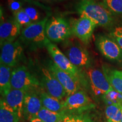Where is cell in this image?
Segmentation results:
<instances>
[{"instance_id":"6da1fadb","label":"cell","mask_w":122,"mask_h":122,"mask_svg":"<svg viewBox=\"0 0 122 122\" xmlns=\"http://www.w3.org/2000/svg\"><path fill=\"white\" fill-rule=\"evenodd\" d=\"M76 10L80 16L89 18L97 25L109 28L114 23V15L103 5L96 0H80Z\"/></svg>"},{"instance_id":"7a4b0ae2","label":"cell","mask_w":122,"mask_h":122,"mask_svg":"<svg viewBox=\"0 0 122 122\" xmlns=\"http://www.w3.org/2000/svg\"><path fill=\"white\" fill-rule=\"evenodd\" d=\"M45 34L48 40L54 42L63 41L73 35L70 22L61 16H54L48 20Z\"/></svg>"},{"instance_id":"3957f363","label":"cell","mask_w":122,"mask_h":122,"mask_svg":"<svg viewBox=\"0 0 122 122\" xmlns=\"http://www.w3.org/2000/svg\"><path fill=\"white\" fill-rule=\"evenodd\" d=\"M48 20V17H45L23 28L20 40L24 44L33 47H45L48 40L45 34V27Z\"/></svg>"},{"instance_id":"277c9868","label":"cell","mask_w":122,"mask_h":122,"mask_svg":"<svg viewBox=\"0 0 122 122\" xmlns=\"http://www.w3.org/2000/svg\"><path fill=\"white\" fill-rule=\"evenodd\" d=\"M11 84L13 89L28 92L37 88L41 83L26 67L22 66L12 71Z\"/></svg>"},{"instance_id":"5b68a950","label":"cell","mask_w":122,"mask_h":122,"mask_svg":"<svg viewBox=\"0 0 122 122\" xmlns=\"http://www.w3.org/2000/svg\"><path fill=\"white\" fill-rule=\"evenodd\" d=\"M45 48L48 50L54 63L59 68L79 80L80 76L79 69L71 63L67 56L61 51L57 46L48 39L45 44Z\"/></svg>"},{"instance_id":"8992f818","label":"cell","mask_w":122,"mask_h":122,"mask_svg":"<svg viewBox=\"0 0 122 122\" xmlns=\"http://www.w3.org/2000/svg\"><path fill=\"white\" fill-rule=\"evenodd\" d=\"M1 48L0 63L10 67L18 65L23 56V47L19 40L6 42Z\"/></svg>"},{"instance_id":"52a82bcc","label":"cell","mask_w":122,"mask_h":122,"mask_svg":"<svg viewBox=\"0 0 122 122\" xmlns=\"http://www.w3.org/2000/svg\"><path fill=\"white\" fill-rule=\"evenodd\" d=\"M70 24L73 35L85 45L89 44L97 24L85 16L74 19Z\"/></svg>"},{"instance_id":"ba28073f","label":"cell","mask_w":122,"mask_h":122,"mask_svg":"<svg viewBox=\"0 0 122 122\" xmlns=\"http://www.w3.org/2000/svg\"><path fill=\"white\" fill-rule=\"evenodd\" d=\"M96 45L106 58L113 61H122V49L110 36L99 35L96 38Z\"/></svg>"},{"instance_id":"9c48e42d","label":"cell","mask_w":122,"mask_h":122,"mask_svg":"<svg viewBox=\"0 0 122 122\" xmlns=\"http://www.w3.org/2000/svg\"><path fill=\"white\" fill-rule=\"evenodd\" d=\"M67 56L73 65L80 68H91L92 60L88 51L80 44H72L67 47Z\"/></svg>"},{"instance_id":"30bf717a","label":"cell","mask_w":122,"mask_h":122,"mask_svg":"<svg viewBox=\"0 0 122 122\" xmlns=\"http://www.w3.org/2000/svg\"><path fill=\"white\" fill-rule=\"evenodd\" d=\"M41 72L40 83L45 89L46 92L61 101L67 95L60 82L48 68H42Z\"/></svg>"},{"instance_id":"8fae6325","label":"cell","mask_w":122,"mask_h":122,"mask_svg":"<svg viewBox=\"0 0 122 122\" xmlns=\"http://www.w3.org/2000/svg\"><path fill=\"white\" fill-rule=\"evenodd\" d=\"M65 111L81 112L93 107L92 101L84 91H78L68 96L64 101Z\"/></svg>"},{"instance_id":"7c38bea8","label":"cell","mask_w":122,"mask_h":122,"mask_svg":"<svg viewBox=\"0 0 122 122\" xmlns=\"http://www.w3.org/2000/svg\"><path fill=\"white\" fill-rule=\"evenodd\" d=\"M91 89L96 96H103L112 89L103 71L95 68L87 69Z\"/></svg>"},{"instance_id":"4fadbf2b","label":"cell","mask_w":122,"mask_h":122,"mask_svg":"<svg viewBox=\"0 0 122 122\" xmlns=\"http://www.w3.org/2000/svg\"><path fill=\"white\" fill-rule=\"evenodd\" d=\"M21 27L14 17L6 19L3 15L2 7L1 8V22H0V43L1 45L6 42H13L20 33Z\"/></svg>"},{"instance_id":"5bb4252c","label":"cell","mask_w":122,"mask_h":122,"mask_svg":"<svg viewBox=\"0 0 122 122\" xmlns=\"http://www.w3.org/2000/svg\"><path fill=\"white\" fill-rule=\"evenodd\" d=\"M48 68L56 76L64 89L67 96H70L79 91V80L74 78L69 74L61 70L54 63L53 61H48Z\"/></svg>"},{"instance_id":"9a60e30c","label":"cell","mask_w":122,"mask_h":122,"mask_svg":"<svg viewBox=\"0 0 122 122\" xmlns=\"http://www.w3.org/2000/svg\"><path fill=\"white\" fill-rule=\"evenodd\" d=\"M41 99L32 91L26 92L23 104L22 112L24 117L27 120H30L36 117L42 108Z\"/></svg>"},{"instance_id":"2e32d148","label":"cell","mask_w":122,"mask_h":122,"mask_svg":"<svg viewBox=\"0 0 122 122\" xmlns=\"http://www.w3.org/2000/svg\"><path fill=\"white\" fill-rule=\"evenodd\" d=\"M25 93L26 92L23 90L12 88L11 91L4 97V100L7 104L14 110L19 117L22 115L23 104Z\"/></svg>"},{"instance_id":"e0dca14e","label":"cell","mask_w":122,"mask_h":122,"mask_svg":"<svg viewBox=\"0 0 122 122\" xmlns=\"http://www.w3.org/2000/svg\"><path fill=\"white\" fill-rule=\"evenodd\" d=\"M102 71L112 88L122 94V71L104 65L102 66Z\"/></svg>"},{"instance_id":"ac0fdd59","label":"cell","mask_w":122,"mask_h":122,"mask_svg":"<svg viewBox=\"0 0 122 122\" xmlns=\"http://www.w3.org/2000/svg\"><path fill=\"white\" fill-rule=\"evenodd\" d=\"M40 98L43 107L54 112L65 113L64 102L50 96L45 91L40 93Z\"/></svg>"},{"instance_id":"d6986e66","label":"cell","mask_w":122,"mask_h":122,"mask_svg":"<svg viewBox=\"0 0 122 122\" xmlns=\"http://www.w3.org/2000/svg\"><path fill=\"white\" fill-rule=\"evenodd\" d=\"M11 67L0 63V92L5 97L12 89L11 84Z\"/></svg>"},{"instance_id":"ffe728a7","label":"cell","mask_w":122,"mask_h":122,"mask_svg":"<svg viewBox=\"0 0 122 122\" xmlns=\"http://www.w3.org/2000/svg\"><path fill=\"white\" fill-rule=\"evenodd\" d=\"M20 117L4 99L1 100L0 122H18Z\"/></svg>"},{"instance_id":"44dd1931","label":"cell","mask_w":122,"mask_h":122,"mask_svg":"<svg viewBox=\"0 0 122 122\" xmlns=\"http://www.w3.org/2000/svg\"><path fill=\"white\" fill-rule=\"evenodd\" d=\"M65 116L64 112H54L42 107L36 117L40 118L44 122H62Z\"/></svg>"},{"instance_id":"7402d4cb","label":"cell","mask_w":122,"mask_h":122,"mask_svg":"<svg viewBox=\"0 0 122 122\" xmlns=\"http://www.w3.org/2000/svg\"><path fill=\"white\" fill-rule=\"evenodd\" d=\"M106 115L108 122H120L122 117V108L115 105L106 106Z\"/></svg>"},{"instance_id":"603a6c76","label":"cell","mask_w":122,"mask_h":122,"mask_svg":"<svg viewBox=\"0 0 122 122\" xmlns=\"http://www.w3.org/2000/svg\"><path fill=\"white\" fill-rule=\"evenodd\" d=\"M102 98L107 106L115 105L122 108V94L116 91L113 88L105 94Z\"/></svg>"},{"instance_id":"cb8c5ba5","label":"cell","mask_w":122,"mask_h":122,"mask_svg":"<svg viewBox=\"0 0 122 122\" xmlns=\"http://www.w3.org/2000/svg\"><path fill=\"white\" fill-rule=\"evenodd\" d=\"M102 3L113 15H122V0H103Z\"/></svg>"},{"instance_id":"d4e9b609","label":"cell","mask_w":122,"mask_h":122,"mask_svg":"<svg viewBox=\"0 0 122 122\" xmlns=\"http://www.w3.org/2000/svg\"><path fill=\"white\" fill-rule=\"evenodd\" d=\"M14 17L21 27V28L23 27L24 28L33 23L24 9H22L17 13L14 14Z\"/></svg>"},{"instance_id":"484cf974","label":"cell","mask_w":122,"mask_h":122,"mask_svg":"<svg viewBox=\"0 0 122 122\" xmlns=\"http://www.w3.org/2000/svg\"><path fill=\"white\" fill-rule=\"evenodd\" d=\"M62 122H94L92 119L86 115H75L70 114L66 115L62 120Z\"/></svg>"},{"instance_id":"4316f807","label":"cell","mask_w":122,"mask_h":122,"mask_svg":"<svg viewBox=\"0 0 122 122\" xmlns=\"http://www.w3.org/2000/svg\"><path fill=\"white\" fill-rule=\"evenodd\" d=\"M23 9L33 23L37 22L43 19L41 18V15L39 10L35 7L28 6L23 7Z\"/></svg>"},{"instance_id":"83f0119b","label":"cell","mask_w":122,"mask_h":122,"mask_svg":"<svg viewBox=\"0 0 122 122\" xmlns=\"http://www.w3.org/2000/svg\"><path fill=\"white\" fill-rule=\"evenodd\" d=\"M110 37L113 39L122 49V26L115 27L110 33Z\"/></svg>"},{"instance_id":"f1b7e54d","label":"cell","mask_w":122,"mask_h":122,"mask_svg":"<svg viewBox=\"0 0 122 122\" xmlns=\"http://www.w3.org/2000/svg\"><path fill=\"white\" fill-rule=\"evenodd\" d=\"M9 8L14 14L23 9V4L19 0H7Z\"/></svg>"},{"instance_id":"f546056e","label":"cell","mask_w":122,"mask_h":122,"mask_svg":"<svg viewBox=\"0 0 122 122\" xmlns=\"http://www.w3.org/2000/svg\"><path fill=\"white\" fill-rule=\"evenodd\" d=\"M30 122H44L42 120H41L40 119L37 118V117H35L30 120Z\"/></svg>"},{"instance_id":"4dcf8cb0","label":"cell","mask_w":122,"mask_h":122,"mask_svg":"<svg viewBox=\"0 0 122 122\" xmlns=\"http://www.w3.org/2000/svg\"><path fill=\"white\" fill-rule=\"evenodd\" d=\"M44 1H47V2H58V1H62L65 0H44Z\"/></svg>"},{"instance_id":"1f68e13d","label":"cell","mask_w":122,"mask_h":122,"mask_svg":"<svg viewBox=\"0 0 122 122\" xmlns=\"http://www.w3.org/2000/svg\"><path fill=\"white\" fill-rule=\"evenodd\" d=\"M120 122H122V119H121V120H120Z\"/></svg>"}]
</instances>
